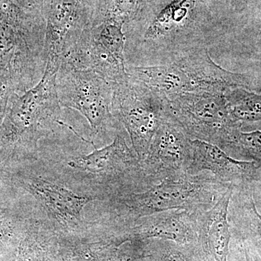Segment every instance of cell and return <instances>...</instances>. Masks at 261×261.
<instances>
[{
  "label": "cell",
  "instance_id": "obj_1",
  "mask_svg": "<svg viewBox=\"0 0 261 261\" xmlns=\"http://www.w3.org/2000/svg\"><path fill=\"white\" fill-rule=\"evenodd\" d=\"M231 32L221 0H146L123 27L127 67L163 64L190 49L220 47Z\"/></svg>",
  "mask_w": 261,
  "mask_h": 261
},
{
  "label": "cell",
  "instance_id": "obj_2",
  "mask_svg": "<svg viewBox=\"0 0 261 261\" xmlns=\"http://www.w3.org/2000/svg\"><path fill=\"white\" fill-rule=\"evenodd\" d=\"M127 71L163 98L190 92L225 94L235 88L261 92V65L230 71L215 63L208 48L183 51L163 64L128 66Z\"/></svg>",
  "mask_w": 261,
  "mask_h": 261
},
{
  "label": "cell",
  "instance_id": "obj_3",
  "mask_svg": "<svg viewBox=\"0 0 261 261\" xmlns=\"http://www.w3.org/2000/svg\"><path fill=\"white\" fill-rule=\"evenodd\" d=\"M46 22L12 0H0V87L25 92L45 72Z\"/></svg>",
  "mask_w": 261,
  "mask_h": 261
},
{
  "label": "cell",
  "instance_id": "obj_4",
  "mask_svg": "<svg viewBox=\"0 0 261 261\" xmlns=\"http://www.w3.org/2000/svg\"><path fill=\"white\" fill-rule=\"evenodd\" d=\"M230 187L207 171L166 178L139 192H125L106 199L111 222L126 228L137 220L172 210H209Z\"/></svg>",
  "mask_w": 261,
  "mask_h": 261
},
{
  "label": "cell",
  "instance_id": "obj_5",
  "mask_svg": "<svg viewBox=\"0 0 261 261\" xmlns=\"http://www.w3.org/2000/svg\"><path fill=\"white\" fill-rule=\"evenodd\" d=\"M56 75L45 70L37 85L23 94L10 96L0 128L5 147L15 149L20 146L35 152L38 142L51 134L56 125L66 126L61 120Z\"/></svg>",
  "mask_w": 261,
  "mask_h": 261
},
{
  "label": "cell",
  "instance_id": "obj_6",
  "mask_svg": "<svg viewBox=\"0 0 261 261\" xmlns=\"http://www.w3.org/2000/svg\"><path fill=\"white\" fill-rule=\"evenodd\" d=\"M66 168L81 181L99 185L103 199L150 187L142 164L127 142L124 132L118 134L110 145L87 154L65 160Z\"/></svg>",
  "mask_w": 261,
  "mask_h": 261
},
{
  "label": "cell",
  "instance_id": "obj_7",
  "mask_svg": "<svg viewBox=\"0 0 261 261\" xmlns=\"http://www.w3.org/2000/svg\"><path fill=\"white\" fill-rule=\"evenodd\" d=\"M56 87L62 108L75 110L89 122L92 138L116 137L124 128L112 111V86L91 70L59 68Z\"/></svg>",
  "mask_w": 261,
  "mask_h": 261
},
{
  "label": "cell",
  "instance_id": "obj_8",
  "mask_svg": "<svg viewBox=\"0 0 261 261\" xmlns=\"http://www.w3.org/2000/svg\"><path fill=\"white\" fill-rule=\"evenodd\" d=\"M111 86L113 115L126 129L132 149L142 162L166 113L164 101L130 74Z\"/></svg>",
  "mask_w": 261,
  "mask_h": 261
},
{
  "label": "cell",
  "instance_id": "obj_9",
  "mask_svg": "<svg viewBox=\"0 0 261 261\" xmlns=\"http://www.w3.org/2000/svg\"><path fill=\"white\" fill-rule=\"evenodd\" d=\"M126 36L123 27L113 22H103L86 29L65 54L60 68L91 70L110 83L126 80Z\"/></svg>",
  "mask_w": 261,
  "mask_h": 261
},
{
  "label": "cell",
  "instance_id": "obj_10",
  "mask_svg": "<svg viewBox=\"0 0 261 261\" xmlns=\"http://www.w3.org/2000/svg\"><path fill=\"white\" fill-rule=\"evenodd\" d=\"M165 111L192 140L219 147L233 126L224 94L190 92L163 98Z\"/></svg>",
  "mask_w": 261,
  "mask_h": 261
},
{
  "label": "cell",
  "instance_id": "obj_11",
  "mask_svg": "<svg viewBox=\"0 0 261 261\" xmlns=\"http://www.w3.org/2000/svg\"><path fill=\"white\" fill-rule=\"evenodd\" d=\"M93 0H44L46 70L57 73L63 58L90 28Z\"/></svg>",
  "mask_w": 261,
  "mask_h": 261
},
{
  "label": "cell",
  "instance_id": "obj_12",
  "mask_svg": "<svg viewBox=\"0 0 261 261\" xmlns=\"http://www.w3.org/2000/svg\"><path fill=\"white\" fill-rule=\"evenodd\" d=\"M192 140L183 128L165 113L148 152L141 162L149 186L166 178L188 174Z\"/></svg>",
  "mask_w": 261,
  "mask_h": 261
},
{
  "label": "cell",
  "instance_id": "obj_13",
  "mask_svg": "<svg viewBox=\"0 0 261 261\" xmlns=\"http://www.w3.org/2000/svg\"><path fill=\"white\" fill-rule=\"evenodd\" d=\"M200 213L172 210L145 216L123 228V237L126 240L135 242L149 239L171 241L182 247H192L197 244L200 245L198 224Z\"/></svg>",
  "mask_w": 261,
  "mask_h": 261
},
{
  "label": "cell",
  "instance_id": "obj_14",
  "mask_svg": "<svg viewBox=\"0 0 261 261\" xmlns=\"http://www.w3.org/2000/svg\"><path fill=\"white\" fill-rule=\"evenodd\" d=\"M204 171L234 189L259 180V168L255 163L233 159L218 146L192 140L191 159L187 173L196 175Z\"/></svg>",
  "mask_w": 261,
  "mask_h": 261
},
{
  "label": "cell",
  "instance_id": "obj_15",
  "mask_svg": "<svg viewBox=\"0 0 261 261\" xmlns=\"http://www.w3.org/2000/svg\"><path fill=\"white\" fill-rule=\"evenodd\" d=\"M22 187L40 204L53 221L61 224L82 222V211L97 195H82L41 176L19 178Z\"/></svg>",
  "mask_w": 261,
  "mask_h": 261
},
{
  "label": "cell",
  "instance_id": "obj_16",
  "mask_svg": "<svg viewBox=\"0 0 261 261\" xmlns=\"http://www.w3.org/2000/svg\"><path fill=\"white\" fill-rule=\"evenodd\" d=\"M234 187L230 186L209 210L199 214L201 248L211 261H228L232 231L228 221V208Z\"/></svg>",
  "mask_w": 261,
  "mask_h": 261
},
{
  "label": "cell",
  "instance_id": "obj_17",
  "mask_svg": "<svg viewBox=\"0 0 261 261\" xmlns=\"http://www.w3.org/2000/svg\"><path fill=\"white\" fill-rule=\"evenodd\" d=\"M261 182V168L259 180ZM254 184L234 189L228 208L231 228L238 233L261 258V214L254 200Z\"/></svg>",
  "mask_w": 261,
  "mask_h": 261
},
{
  "label": "cell",
  "instance_id": "obj_18",
  "mask_svg": "<svg viewBox=\"0 0 261 261\" xmlns=\"http://www.w3.org/2000/svg\"><path fill=\"white\" fill-rule=\"evenodd\" d=\"M243 65H261V22L234 29L220 47Z\"/></svg>",
  "mask_w": 261,
  "mask_h": 261
},
{
  "label": "cell",
  "instance_id": "obj_19",
  "mask_svg": "<svg viewBox=\"0 0 261 261\" xmlns=\"http://www.w3.org/2000/svg\"><path fill=\"white\" fill-rule=\"evenodd\" d=\"M224 95L233 126L242 130H261V92L235 88Z\"/></svg>",
  "mask_w": 261,
  "mask_h": 261
},
{
  "label": "cell",
  "instance_id": "obj_20",
  "mask_svg": "<svg viewBox=\"0 0 261 261\" xmlns=\"http://www.w3.org/2000/svg\"><path fill=\"white\" fill-rule=\"evenodd\" d=\"M146 0H93L91 27L103 22H113L123 27L138 15Z\"/></svg>",
  "mask_w": 261,
  "mask_h": 261
},
{
  "label": "cell",
  "instance_id": "obj_21",
  "mask_svg": "<svg viewBox=\"0 0 261 261\" xmlns=\"http://www.w3.org/2000/svg\"><path fill=\"white\" fill-rule=\"evenodd\" d=\"M219 147L233 159L252 161L261 168V130L233 128Z\"/></svg>",
  "mask_w": 261,
  "mask_h": 261
},
{
  "label": "cell",
  "instance_id": "obj_22",
  "mask_svg": "<svg viewBox=\"0 0 261 261\" xmlns=\"http://www.w3.org/2000/svg\"><path fill=\"white\" fill-rule=\"evenodd\" d=\"M231 32L261 18V0H221Z\"/></svg>",
  "mask_w": 261,
  "mask_h": 261
},
{
  "label": "cell",
  "instance_id": "obj_23",
  "mask_svg": "<svg viewBox=\"0 0 261 261\" xmlns=\"http://www.w3.org/2000/svg\"><path fill=\"white\" fill-rule=\"evenodd\" d=\"M185 249L181 246L167 247L162 250V261H189Z\"/></svg>",
  "mask_w": 261,
  "mask_h": 261
},
{
  "label": "cell",
  "instance_id": "obj_24",
  "mask_svg": "<svg viewBox=\"0 0 261 261\" xmlns=\"http://www.w3.org/2000/svg\"><path fill=\"white\" fill-rule=\"evenodd\" d=\"M18 5L25 9L42 12L44 0H16Z\"/></svg>",
  "mask_w": 261,
  "mask_h": 261
},
{
  "label": "cell",
  "instance_id": "obj_25",
  "mask_svg": "<svg viewBox=\"0 0 261 261\" xmlns=\"http://www.w3.org/2000/svg\"><path fill=\"white\" fill-rule=\"evenodd\" d=\"M243 249L246 261H261V258L257 252L246 244L243 243Z\"/></svg>",
  "mask_w": 261,
  "mask_h": 261
},
{
  "label": "cell",
  "instance_id": "obj_26",
  "mask_svg": "<svg viewBox=\"0 0 261 261\" xmlns=\"http://www.w3.org/2000/svg\"><path fill=\"white\" fill-rule=\"evenodd\" d=\"M2 213H0V217H1ZM10 232L9 226L5 223L3 219H0V243L3 241L5 237Z\"/></svg>",
  "mask_w": 261,
  "mask_h": 261
},
{
  "label": "cell",
  "instance_id": "obj_27",
  "mask_svg": "<svg viewBox=\"0 0 261 261\" xmlns=\"http://www.w3.org/2000/svg\"><path fill=\"white\" fill-rule=\"evenodd\" d=\"M260 22H261V18H260Z\"/></svg>",
  "mask_w": 261,
  "mask_h": 261
}]
</instances>
